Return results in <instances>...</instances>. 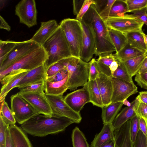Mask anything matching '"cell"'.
Here are the masks:
<instances>
[{
    "instance_id": "52a82bcc",
    "label": "cell",
    "mask_w": 147,
    "mask_h": 147,
    "mask_svg": "<svg viewBox=\"0 0 147 147\" xmlns=\"http://www.w3.org/2000/svg\"><path fill=\"white\" fill-rule=\"evenodd\" d=\"M108 28L125 34L134 31H140L144 24L138 18L132 14H125L117 17H109L105 21Z\"/></svg>"
},
{
    "instance_id": "ee69618b",
    "label": "cell",
    "mask_w": 147,
    "mask_h": 147,
    "mask_svg": "<svg viewBox=\"0 0 147 147\" xmlns=\"http://www.w3.org/2000/svg\"><path fill=\"white\" fill-rule=\"evenodd\" d=\"M95 0H85L82 7L78 14L76 16V19L79 21L82 20L85 14L89 9L90 6L92 4H95Z\"/></svg>"
},
{
    "instance_id": "74e56055",
    "label": "cell",
    "mask_w": 147,
    "mask_h": 147,
    "mask_svg": "<svg viewBox=\"0 0 147 147\" xmlns=\"http://www.w3.org/2000/svg\"><path fill=\"white\" fill-rule=\"evenodd\" d=\"M127 12H133L146 7L147 0H125Z\"/></svg>"
},
{
    "instance_id": "8992f818",
    "label": "cell",
    "mask_w": 147,
    "mask_h": 147,
    "mask_svg": "<svg viewBox=\"0 0 147 147\" xmlns=\"http://www.w3.org/2000/svg\"><path fill=\"white\" fill-rule=\"evenodd\" d=\"M46 53L42 46L27 54L8 68L0 72V80L11 71L22 69L30 71L45 64Z\"/></svg>"
},
{
    "instance_id": "91938a15",
    "label": "cell",
    "mask_w": 147,
    "mask_h": 147,
    "mask_svg": "<svg viewBox=\"0 0 147 147\" xmlns=\"http://www.w3.org/2000/svg\"><path fill=\"white\" fill-rule=\"evenodd\" d=\"M6 0H0V9L1 10L5 7L6 4Z\"/></svg>"
},
{
    "instance_id": "94428289",
    "label": "cell",
    "mask_w": 147,
    "mask_h": 147,
    "mask_svg": "<svg viewBox=\"0 0 147 147\" xmlns=\"http://www.w3.org/2000/svg\"><path fill=\"white\" fill-rule=\"evenodd\" d=\"M122 102L123 105L127 106V107H130L131 105V103L129 102L127 99L124 100Z\"/></svg>"
},
{
    "instance_id": "e7e4bbea",
    "label": "cell",
    "mask_w": 147,
    "mask_h": 147,
    "mask_svg": "<svg viewBox=\"0 0 147 147\" xmlns=\"http://www.w3.org/2000/svg\"><path fill=\"white\" fill-rule=\"evenodd\" d=\"M146 9L147 10V6H146Z\"/></svg>"
},
{
    "instance_id": "836d02e7",
    "label": "cell",
    "mask_w": 147,
    "mask_h": 147,
    "mask_svg": "<svg viewBox=\"0 0 147 147\" xmlns=\"http://www.w3.org/2000/svg\"><path fill=\"white\" fill-rule=\"evenodd\" d=\"M71 139L73 147H89L84 135L77 127L72 131Z\"/></svg>"
},
{
    "instance_id": "cb8c5ba5",
    "label": "cell",
    "mask_w": 147,
    "mask_h": 147,
    "mask_svg": "<svg viewBox=\"0 0 147 147\" xmlns=\"http://www.w3.org/2000/svg\"><path fill=\"white\" fill-rule=\"evenodd\" d=\"M68 75L63 80L51 82L45 80V94L54 95H62L68 89L67 84Z\"/></svg>"
},
{
    "instance_id": "5b68a950",
    "label": "cell",
    "mask_w": 147,
    "mask_h": 147,
    "mask_svg": "<svg viewBox=\"0 0 147 147\" xmlns=\"http://www.w3.org/2000/svg\"><path fill=\"white\" fill-rule=\"evenodd\" d=\"M59 25L64 33L72 56L80 58L82 36L80 21L76 19L66 18Z\"/></svg>"
},
{
    "instance_id": "9a60e30c",
    "label": "cell",
    "mask_w": 147,
    "mask_h": 147,
    "mask_svg": "<svg viewBox=\"0 0 147 147\" xmlns=\"http://www.w3.org/2000/svg\"><path fill=\"white\" fill-rule=\"evenodd\" d=\"M19 94L28 102L38 114L52 115L51 109L45 94L30 92H20Z\"/></svg>"
},
{
    "instance_id": "ab89813d",
    "label": "cell",
    "mask_w": 147,
    "mask_h": 147,
    "mask_svg": "<svg viewBox=\"0 0 147 147\" xmlns=\"http://www.w3.org/2000/svg\"><path fill=\"white\" fill-rule=\"evenodd\" d=\"M130 120V135L132 143L135 141L138 132L139 130V117L136 115Z\"/></svg>"
},
{
    "instance_id": "d6986e66",
    "label": "cell",
    "mask_w": 147,
    "mask_h": 147,
    "mask_svg": "<svg viewBox=\"0 0 147 147\" xmlns=\"http://www.w3.org/2000/svg\"><path fill=\"white\" fill-rule=\"evenodd\" d=\"M111 78L100 73L96 79L104 106L107 105L111 103L113 93Z\"/></svg>"
},
{
    "instance_id": "30bf717a",
    "label": "cell",
    "mask_w": 147,
    "mask_h": 147,
    "mask_svg": "<svg viewBox=\"0 0 147 147\" xmlns=\"http://www.w3.org/2000/svg\"><path fill=\"white\" fill-rule=\"evenodd\" d=\"M52 111L53 115L64 117L73 121L75 123H79L82 119L80 113H77L67 104L62 95H54L45 94Z\"/></svg>"
},
{
    "instance_id": "d590c367",
    "label": "cell",
    "mask_w": 147,
    "mask_h": 147,
    "mask_svg": "<svg viewBox=\"0 0 147 147\" xmlns=\"http://www.w3.org/2000/svg\"><path fill=\"white\" fill-rule=\"evenodd\" d=\"M17 42L12 40H0V64L15 46Z\"/></svg>"
},
{
    "instance_id": "f35d334b",
    "label": "cell",
    "mask_w": 147,
    "mask_h": 147,
    "mask_svg": "<svg viewBox=\"0 0 147 147\" xmlns=\"http://www.w3.org/2000/svg\"><path fill=\"white\" fill-rule=\"evenodd\" d=\"M65 67L63 59L52 64L46 69L45 79L52 77Z\"/></svg>"
},
{
    "instance_id": "ffe728a7",
    "label": "cell",
    "mask_w": 147,
    "mask_h": 147,
    "mask_svg": "<svg viewBox=\"0 0 147 147\" xmlns=\"http://www.w3.org/2000/svg\"><path fill=\"white\" fill-rule=\"evenodd\" d=\"M130 129V120L119 128L114 130L115 147H133L131 138Z\"/></svg>"
},
{
    "instance_id": "ac0fdd59",
    "label": "cell",
    "mask_w": 147,
    "mask_h": 147,
    "mask_svg": "<svg viewBox=\"0 0 147 147\" xmlns=\"http://www.w3.org/2000/svg\"><path fill=\"white\" fill-rule=\"evenodd\" d=\"M140 102L136 97L131 103L130 107L124 108L117 115L112 123L114 130L119 128L127 121L137 115V111Z\"/></svg>"
},
{
    "instance_id": "8d00e7d4",
    "label": "cell",
    "mask_w": 147,
    "mask_h": 147,
    "mask_svg": "<svg viewBox=\"0 0 147 147\" xmlns=\"http://www.w3.org/2000/svg\"><path fill=\"white\" fill-rule=\"evenodd\" d=\"M112 77L134 83L130 75L123 63L119 61V66L113 73Z\"/></svg>"
},
{
    "instance_id": "4316f807",
    "label": "cell",
    "mask_w": 147,
    "mask_h": 147,
    "mask_svg": "<svg viewBox=\"0 0 147 147\" xmlns=\"http://www.w3.org/2000/svg\"><path fill=\"white\" fill-rule=\"evenodd\" d=\"M147 52L131 47L128 43L117 53L114 54L115 59L123 62L126 60L143 55Z\"/></svg>"
},
{
    "instance_id": "e0dca14e",
    "label": "cell",
    "mask_w": 147,
    "mask_h": 147,
    "mask_svg": "<svg viewBox=\"0 0 147 147\" xmlns=\"http://www.w3.org/2000/svg\"><path fill=\"white\" fill-rule=\"evenodd\" d=\"M59 26L55 20L41 22L40 26L30 39L42 46Z\"/></svg>"
},
{
    "instance_id": "f6af8a7d",
    "label": "cell",
    "mask_w": 147,
    "mask_h": 147,
    "mask_svg": "<svg viewBox=\"0 0 147 147\" xmlns=\"http://www.w3.org/2000/svg\"><path fill=\"white\" fill-rule=\"evenodd\" d=\"M115 59L114 54L110 53L100 55L96 60L104 65L109 67L111 63Z\"/></svg>"
},
{
    "instance_id": "e575fe53",
    "label": "cell",
    "mask_w": 147,
    "mask_h": 147,
    "mask_svg": "<svg viewBox=\"0 0 147 147\" xmlns=\"http://www.w3.org/2000/svg\"><path fill=\"white\" fill-rule=\"evenodd\" d=\"M45 79L30 84L20 89V92H30L45 94Z\"/></svg>"
},
{
    "instance_id": "7402d4cb",
    "label": "cell",
    "mask_w": 147,
    "mask_h": 147,
    "mask_svg": "<svg viewBox=\"0 0 147 147\" xmlns=\"http://www.w3.org/2000/svg\"><path fill=\"white\" fill-rule=\"evenodd\" d=\"M14 147H33L32 145L21 127L16 124L9 127Z\"/></svg>"
},
{
    "instance_id": "4fadbf2b",
    "label": "cell",
    "mask_w": 147,
    "mask_h": 147,
    "mask_svg": "<svg viewBox=\"0 0 147 147\" xmlns=\"http://www.w3.org/2000/svg\"><path fill=\"white\" fill-rule=\"evenodd\" d=\"M111 80L113 86L111 102H122L124 100L138 92L134 83L113 77Z\"/></svg>"
},
{
    "instance_id": "277c9868",
    "label": "cell",
    "mask_w": 147,
    "mask_h": 147,
    "mask_svg": "<svg viewBox=\"0 0 147 147\" xmlns=\"http://www.w3.org/2000/svg\"><path fill=\"white\" fill-rule=\"evenodd\" d=\"M69 72L68 89L74 90L79 86H84L88 82L89 63L80 58L72 56L63 59Z\"/></svg>"
},
{
    "instance_id": "44dd1931",
    "label": "cell",
    "mask_w": 147,
    "mask_h": 147,
    "mask_svg": "<svg viewBox=\"0 0 147 147\" xmlns=\"http://www.w3.org/2000/svg\"><path fill=\"white\" fill-rule=\"evenodd\" d=\"M46 69L44 64L28 71L16 87L20 89L43 79H45Z\"/></svg>"
},
{
    "instance_id": "8fae6325",
    "label": "cell",
    "mask_w": 147,
    "mask_h": 147,
    "mask_svg": "<svg viewBox=\"0 0 147 147\" xmlns=\"http://www.w3.org/2000/svg\"><path fill=\"white\" fill-rule=\"evenodd\" d=\"M15 14L20 22L28 28L37 24V10L34 0H22L16 5Z\"/></svg>"
},
{
    "instance_id": "816d5d0a",
    "label": "cell",
    "mask_w": 147,
    "mask_h": 147,
    "mask_svg": "<svg viewBox=\"0 0 147 147\" xmlns=\"http://www.w3.org/2000/svg\"><path fill=\"white\" fill-rule=\"evenodd\" d=\"M139 129L147 137V121L142 117H139Z\"/></svg>"
},
{
    "instance_id": "c3c4849f",
    "label": "cell",
    "mask_w": 147,
    "mask_h": 147,
    "mask_svg": "<svg viewBox=\"0 0 147 147\" xmlns=\"http://www.w3.org/2000/svg\"><path fill=\"white\" fill-rule=\"evenodd\" d=\"M147 10L146 7L134 11L133 15L138 18L147 26Z\"/></svg>"
},
{
    "instance_id": "9f6ffc18",
    "label": "cell",
    "mask_w": 147,
    "mask_h": 147,
    "mask_svg": "<svg viewBox=\"0 0 147 147\" xmlns=\"http://www.w3.org/2000/svg\"><path fill=\"white\" fill-rule=\"evenodd\" d=\"M119 61L116 59L109 66V69L112 75L117 69L119 63Z\"/></svg>"
},
{
    "instance_id": "ba28073f",
    "label": "cell",
    "mask_w": 147,
    "mask_h": 147,
    "mask_svg": "<svg viewBox=\"0 0 147 147\" xmlns=\"http://www.w3.org/2000/svg\"><path fill=\"white\" fill-rule=\"evenodd\" d=\"M11 109L15 119L22 125L38 114L34 108L18 93L10 98Z\"/></svg>"
},
{
    "instance_id": "2e32d148",
    "label": "cell",
    "mask_w": 147,
    "mask_h": 147,
    "mask_svg": "<svg viewBox=\"0 0 147 147\" xmlns=\"http://www.w3.org/2000/svg\"><path fill=\"white\" fill-rule=\"evenodd\" d=\"M28 71L22 69L13 71L0 80L3 85L0 94V102L5 100L8 92L16 87Z\"/></svg>"
},
{
    "instance_id": "680465c9",
    "label": "cell",
    "mask_w": 147,
    "mask_h": 147,
    "mask_svg": "<svg viewBox=\"0 0 147 147\" xmlns=\"http://www.w3.org/2000/svg\"><path fill=\"white\" fill-rule=\"evenodd\" d=\"M115 140L114 139L111 140L99 147H115Z\"/></svg>"
},
{
    "instance_id": "1f68e13d",
    "label": "cell",
    "mask_w": 147,
    "mask_h": 147,
    "mask_svg": "<svg viewBox=\"0 0 147 147\" xmlns=\"http://www.w3.org/2000/svg\"><path fill=\"white\" fill-rule=\"evenodd\" d=\"M127 12V7L125 0H116L111 7L109 17L121 16Z\"/></svg>"
},
{
    "instance_id": "603a6c76",
    "label": "cell",
    "mask_w": 147,
    "mask_h": 147,
    "mask_svg": "<svg viewBox=\"0 0 147 147\" xmlns=\"http://www.w3.org/2000/svg\"><path fill=\"white\" fill-rule=\"evenodd\" d=\"M114 139V130L112 123L104 124L100 131L95 135L90 147H99Z\"/></svg>"
},
{
    "instance_id": "83f0119b",
    "label": "cell",
    "mask_w": 147,
    "mask_h": 147,
    "mask_svg": "<svg viewBox=\"0 0 147 147\" xmlns=\"http://www.w3.org/2000/svg\"><path fill=\"white\" fill-rule=\"evenodd\" d=\"M108 31L111 39L117 53L128 43L125 34L119 31L108 28Z\"/></svg>"
},
{
    "instance_id": "7dc6e473",
    "label": "cell",
    "mask_w": 147,
    "mask_h": 147,
    "mask_svg": "<svg viewBox=\"0 0 147 147\" xmlns=\"http://www.w3.org/2000/svg\"><path fill=\"white\" fill-rule=\"evenodd\" d=\"M135 80L141 88L147 90V71L140 74H137Z\"/></svg>"
},
{
    "instance_id": "db71d44e",
    "label": "cell",
    "mask_w": 147,
    "mask_h": 147,
    "mask_svg": "<svg viewBox=\"0 0 147 147\" xmlns=\"http://www.w3.org/2000/svg\"><path fill=\"white\" fill-rule=\"evenodd\" d=\"M0 28L8 31H10L11 30L10 26L1 15L0 16Z\"/></svg>"
},
{
    "instance_id": "f907efd6",
    "label": "cell",
    "mask_w": 147,
    "mask_h": 147,
    "mask_svg": "<svg viewBox=\"0 0 147 147\" xmlns=\"http://www.w3.org/2000/svg\"><path fill=\"white\" fill-rule=\"evenodd\" d=\"M85 0H74L73 2V13L76 16L79 13Z\"/></svg>"
},
{
    "instance_id": "6da1fadb",
    "label": "cell",
    "mask_w": 147,
    "mask_h": 147,
    "mask_svg": "<svg viewBox=\"0 0 147 147\" xmlns=\"http://www.w3.org/2000/svg\"><path fill=\"white\" fill-rule=\"evenodd\" d=\"M74 123L71 119L64 117L37 114L21 126L25 133L34 136L42 137L63 131Z\"/></svg>"
},
{
    "instance_id": "11a10c76",
    "label": "cell",
    "mask_w": 147,
    "mask_h": 147,
    "mask_svg": "<svg viewBox=\"0 0 147 147\" xmlns=\"http://www.w3.org/2000/svg\"><path fill=\"white\" fill-rule=\"evenodd\" d=\"M140 102L147 105V91H142L139 92L137 97Z\"/></svg>"
},
{
    "instance_id": "f1b7e54d",
    "label": "cell",
    "mask_w": 147,
    "mask_h": 147,
    "mask_svg": "<svg viewBox=\"0 0 147 147\" xmlns=\"http://www.w3.org/2000/svg\"><path fill=\"white\" fill-rule=\"evenodd\" d=\"M147 55L146 53L121 62L132 77L138 74L144 60Z\"/></svg>"
},
{
    "instance_id": "03108f58",
    "label": "cell",
    "mask_w": 147,
    "mask_h": 147,
    "mask_svg": "<svg viewBox=\"0 0 147 147\" xmlns=\"http://www.w3.org/2000/svg\"></svg>"
},
{
    "instance_id": "5bb4252c",
    "label": "cell",
    "mask_w": 147,
    "mask_h": 147,
    "mask_svg": "<svg viewBox=\"0 0 147 147\" xmlns=\"http://www.w3.org/2000/svg\"><path fill=\"white\" fill-rule=\"evenodd\" d=\"M64 99L65 102L72 110L80 113L85 105L90 102L87 83L82 88L67 94Z\"/></svg>"
},
{
    "instance_id": "4dcf8cb0",
    "label": "cell",
    "mask_w": 147,
    "mask_h": 147,
    "mask_svg": "<svg viewBox=\"0 0 147 147\" xmlns=\"http://www.w3.org/2000/svg\"><path fill=\"white\" fill-rule=\"evenodd\" d=\"M116 0H96L95 6L101 18L105 21L108 18L111 7Z\"/></svg>"
},
{
    "instance_id": "be15d7a7",
    "label": "cell",
    "mask_w": 147,
    "mask_h": 147,
    "mask_svg": "<svg viewBox=\"0 0 147 147\" xmlns=\"http://www.w3.org/2000/svg\"><path fill=\"white\" fill-rule=\"evenodd\" d=\"M146 138H147V137H146Z\"/></svg>"
},
{
    "instance_id": "bcb514c9",
    "label": "cell",
    "mask_w": 147,
    "mask_h": 147,
    "mask_svg": "<svg viewBox=\"0 0 147 147\" xmlns=\"http://www.w3.org/2000/svg\"><path fill=\"white\" fill-rule=\"evenodd\" d=\"M133 144V147H147L146 137L140 129Z\"/></svg>"
},
{
    "instance_id": "f546056e",
    "label": "cell",
    "mask_w": 147,
    "mask_h": 147,
    "mask_svg": "<svg viewBox=\"0 0 147 147\" xmlns=\"http://www.w3.org/2000/svg\"><path fill=\"white\" fill-rule=\"evenodd\" d=\"M87 85L90 102L94 106L102 108L104 106L96 80L88 81Z\"/></svg>"
},
{
    "instance_id": "3957f363",
    "label": "cell",
    "mask_w": 147,
    "mask_h": 147,
    "mask_svg": "<svg viewBox=\"0 0 147 147\" xmlns=\"http://www.w3.org/2000/svg\"><path fill=\"white\" fill-rule=\"evenodd\" d=\"M42 46L47 55L44 64L46 69L61 60L72 56L64 33L59 25Z\"/></svg>"
},
{
    "instance_id": "484cf974",
    "label": "cell",
    "mask_w": 147,
    "mask_h": 147,
    "mask_svg": "<svg viewBox=\"0 0 147 147\" xmlns=\"http://www.w3.org/2000/svg\"><path fill=\"white\" fill-rule=\"evenodd\" d=\"M141 31L131 32L125 35L127 40L128 44L131 47L147 52V45L145 42Z\"/></svg>"
},
{
    "instance_id": "7bdbcfd3",
    "label": "cell",
    "mask_w": 147,
    "mask_h": 147,
    "mask_svg": "<svg viewBox=\"0 0 147 147\" xmlns=\"http://www.w3.org/2000/svg\"><path fill=\"white\" fill-rule=\"evenodd\" d=\"M9 126L0 117V147H5L6 132Z\"/></svg>"
},
{
    "instance_id": "6125c7cd",
    "label": "cell",
    "mask_w": 147,
    "mask_h": 147,
    "mask_svg": "<svg viewBox=\"0 0 147 147\" xmlns=\"http://www.w3.org/2000/svg\"><path fill=\"white\" fill-rule=\"evenodd\" d=\"M141 32L144 38L145 42L147 45V35L145 34L142 30L141 31Z\"/></svg>"
},
{
    "instance_id": "f5cc1de1",
    "label": "cell",
    "mask_w": 147,
    "mask_h": 147,
    "mask_svg": "<svg viewBox=\"0 0 147 147\" xmlns=\"http://www.w3.org/2000/svg\"><path fill=\"white\" fill-rule=\"evenodd\" d=\"M9 127V126L8 127L6 132L5 147H14Z\"/></svg>"
},
{
    "instance_id": "681fc988",
    "label": "cell",
    "mask_w": 147,
    "mask_h": 147,
    "mask_svg": "<svg viewBox=\"0 0 147 147\" xmlns=\"http://www.w3.org/2000/svg\"><path fill=\"white\" fill-rule=\"evenodd\" d=\"M137 115L142 117L147 121V105L140 102L137 111Z\"/></svg>"
},
{
    "instance_id": "7c38bea8",
    "label": "cell",
    "mask_w": 147,
    "mask_h": 147,
    "mask_svg": "<svg viewBox=\"0 0 147 147\" xmlns=\"http://www.w3.org/2000/svg\"><path fill=\"white\" fill-rule=\"evenodd\" d=\"M82 30L80 58L88 63L95 54L96 48L94 34L90 25L83 20L80 21Z\"/></svg>"
},
{
    "instance_id": "9c48e42d",
    "label": "cell",
    "mask_w": 147,
    "mask_h": 147,
    "mask_svg": "<svg viewBox=\"0 0 147 147\" xmlns=\"http://www.w3.org/2000/svg\"><path fill=\"white\" fill-rule=\"evenodd\" d=\"M40 46L30 39L26 41L17 42L16 45L12 51L0 64V72Z\"/></svg>"
},
{
    "instance_id": "7a4b0ae2",
    "label": "cell",
    "mask_w": 147,
    "mask_h": 147,
    "mask_svg": "<svg viewBox=\"0 0 147 147\" xmlns=\"http://www.w3.org/2000/svg\"><path fill=\"white\" fill-rule=\"evenodd\" d=\"M82 20L89 24L92 30L95 38L96 56L116 51L109 35L108 28L99 16L94 4L91 5Z\"/></svg>"
},
{
    "instance_id": "d4e9b609",
    "label": "cell",
    "mask_w": 147,
    "mask_h": 147,
    "mask_svg": "<svg viewBox=\"0 0 147 147\" xmlns=\"http://www.w3.org/2000/svg\"><path fill=\"white\" fill-rule=\"evenodd\" d=\"M123 105L122 102H111L102 108L101 117L103 124L112 123Z\"/></svg>"
},
{
    "instance_id": "60d3db41",
    "label": "cell",
    "mask_w": 147,
    "mask_h": 147,
    "mask_svg": "<svg viewBox=\"0 0 147 147\" xmlns=\"http://www.w3.org/2000/svg\"><path fill=\"white\" fill-rule=\"evenodd\" d=\"M89 63L88 81L95 80L100 73L97 66L96 61L93 58Z\"/></svg>"
},
{
    "instance_id": "b9f144b4",
    "label": "cell",
    "mask_w": 147,
    "mask_h": 147,
    "mask_svg": "<svg viewBox=\"0 0 147 147\" xmlns=\"http://www.w3.org/2000/svg\"><path fill=\"white\" fill-rule=\"evenodd\" d=\"M68 75V71L65 67L52 77L46 78L45 80L51 82H59L64 79Z\"/></svg>"
},
{
    "instance_id": "6f0895ef",
    "label": "cell",
    "mask_w": 147,
    "mask_h": 147,
    "mask_svg": "<svg viewBox=\"0 0 147 147\" xmlns=\"http://www.w3.org/2000/svg\"><path fill=\"white\" fill-rule=\"evenodd\" d=\"M147 71V55L144 60L137 74H140Z\"/></svg>"
},
{
    "instance_id": "d6a6232c",
    "label": "cell",
    "mask_w": 147,
    "mask_h": 147,
    "mask_svg": "<svg viewBox=\"0 0 147 147\" xmlns=\"http://www.w3.org/2000/svg\"><path fill=\"white\" fill-rule=\"evenodd\" d=\"M1 104L0 117L9 126L15 124L16 121L7 102L4 100L1 102Z\"/></svg>"
}]
</instances>
